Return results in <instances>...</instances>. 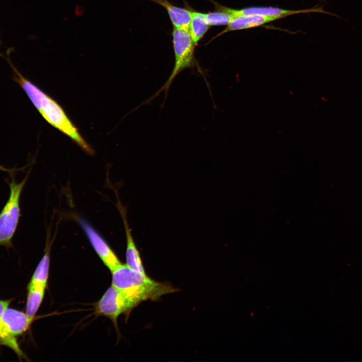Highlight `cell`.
Returning a JSON list of instances; mask_svg holds the SVG:
<instances>
[{
	"mask_svg": "<svg viewBox=\"0 0 362 362\" xmlns=\"http://www.w3.org/2000/svg\"><path fill=\"white\" fill-rule=\"evenodd\" d=\"M7 60L13 72V79L25 92L31 102L45 120L63 134L69 137L82 150L89 155L93 149L80 133L62 107L50 96L23 75L14 66L7 52Z\"/></svg>",
	"mask_w": 362,
	"mask_h": 362,
	"instance_id": "6da1fadb",
	"label": "cell"
},
{
	"mask_svg": "<svg viewBox=\"0 0 362 362\" xmlns=\"http://www.w3.org/2000/svg\"><path fill=\"white\" fill-rule=\"evenodd\" d=\"M112 273V285L119 290L134 308L141 302L155 300L162 296L176 292L167 283L155 281L121 263Z\"/></svg>",
	"mask_w": 362,
	"mask_h": 362,
	"instance_id": "7a4b0ae2",
	"label": "cell"
},
{
	"mask_svg": "<svg viewBox=\"0 0 362 362\" xmlns=\"http://www.w3.org/2000/svg\"><path fill=\"white\" fill-rule=\"evenodd\" d=\"M172 36L174 56V63L172 71L164 84L152 96L142 103L143 105L149 103L163 91L165 92V96L166 97L175 77L187 68L197 67L199 72L206 80L207 85H209L202 69L195 59L194 52L196 45L189 31L173 27Z\"/></svg>",
	"mask_w": 362,
	"mask_h": 362,
	"instance_id": "3957f363",
	"label": "cell"
},
{
	"mask_svg": "<svg viewBox=\"0 0 362 362\" xmlns=\"http://www.w3.org/2000/svg\"><path fill=\"white\" fill-rule=\"evenodd\" d=\"M9 173L10 178L5 179L10 188L9 197L0 213V246L7 249L13 247V239L21 216V195L29 175V172L21 182H18L14 171Z\"/></svg>",
	"mask_w": 362,
	"mask_h": 362,
	"instance_id": "277c9868",
	"label": "cell"
},
{
	"mask_svg": "<svg viewBox=\"0 0 362 362\" xmlns=\"http://www.w3.org/2000/svg\"><path fill=\"white\" fill-rule=\"evenodd\" d=\"M133 307L125 296L117 289L111 286L96 305L97 313L103 315L114 322L118 316L128 312Z\"/></svg>",
	"mask_w": 362,
	"mask_h": 362,
	"instance_id": "5b68a950",
	"label": "cell"
},
{
	"mask_svg": "<svg viewBox=\"0 0 362 362\" xmlns=\"http://www.w3.org/2000/svg\"><path fill=\"white\" fill-rule=\"evenodd\" d=\"M78 222L97 254L110 271L120 265L122 263L97 231L84 220L79 219Z\"/></svg>",
	"mask_w": 362,
	"mask_h": 362,
	"instance_id": "8992f818",
	"label": "cell"
},
{
	"mask_svg": "<svg viewBox=\"0 0 362 362\" xmlns=\"http://www.w3.org/2000/svg\"><path fill=\"white\" fill-rule=\"evenodd\" d=\"M323 7H315L306 10H289L271 7H252L236 10L224 6V9L231 14L233 17L242 15H252L264 16L284 15L288 17L295 14L309 13H320L334 15V14L324 11Z\"/></svg>",
	"mask_w": 362,
	"mask_h": 362,
	"instance_id": "52a82bcc",
	"label": "cell"
},
{
	"mask_svg": "<svg viewBox=\"0 0 362 362\" xmlns=\"http://www.w3.org/2000/svg\"><path fill=\"white\" fill-rule=\"evenodd\" d=\"M286 17L287 16L284 15L264 16L256 15L236 16L234 17L224 30L213 38L209 42L229 32L256 28Z\"/></svg>",
	"mask_w": 362,
	"mask_h": 362,
	"instance_id": "ba28073f",
	"label": "cell"
},
{
	"mask_svg": "<svg viewBox=\"0 0 362 362\" xmlns=\"http://www.w3.org/2000/svg\"><path fill=\"white\" fill-rule=\"evenodd\" d=\"M117 206L122 216L126 237V265L134 271L146 276L147 275L142 264L140 253L135 243L127 222L126 210L120 203H118Z\"/></svg>",
	"mask_w": 362,
	"mask_h": 362,
	"instance_id": "9c48e42d",
	"label": "cell"
},
{
	"mask_svg": "<svg viewBox=\"0 0 362 362\" xmlns=\"http://www.w3.org/2000/svg\"><path fill=\"white\" fill-rule=\"evenodd\" d=\"M33 319L26 313L8 308L3 312L1 321L9 333L17 337L29 328Z\"/></svg>",
	"mask_w": 362,
	"mask_h": 362,
	"instance_id": "30bf717a",
	"label": "cell"
},
{
	"mask_svg": "<svg viewBox=\"0 0 362 362\" xmlns=\"http://www.w3.org/2000/svg\"><path fill=\"white\" fill-rule=\"evenodd\" d=\"M164 7L174 28L188 31L193 11L176 6L168 0H149Z\"/></svg>",
	"mask_w": 362,
	"mask_h": 362,
	"instance_id": "8fae6325",
	"label": "cell"
},
{
	"mask_svg": "<svg viewBox=\"0 0 362 362\" xmlns=\"http://www.w3.org/2000/svg\"><path fill=\"white\" fill-rule=\"evenodd\" d=\"M13 299L0 300V346H7L13 350L20 358L27 359L17 340V338L11 335L2 322L1 318L4 311L8 308Z\"/></svg>",
	"mask_w": 362,
	"mask_h": 362,
	"instance_id": "7c38bea8",
	"label": "cell"
},
{
	"mask_svg": "<svg viewBox=\"0 0 362 362\" xmlns=\"http://www.w3.org/2000/svg\"><path fill=\"white\" fill-rule=\"evenodd\" d=\"M50 246L49 238L47 237L45 253L38 264L28 285L46 288L49 276Z\"/></svg>",
	"mask_w": 362,
	"mask_h": 362,
	"instance_id": "4fadbf2b",
	"label": "cell"
},
{
	"mask_svg": "<svg viewBox=\"0 0 362 362\" xmlns=\"http://www.w3.org/2000/svg\"><path fill=\"white\" fill-rule=\"evenodd\" d=\"M210 27L206 19L205 13L193 11L188 31L196 45L203 37Z\"/></svg>",
	"mask_w": 362,
	"mask_h": 362,
	"instance_id": "5bb4252c",
	"label": "cell"
},
{
	"mask_svg": "<svg viewBox=\"0 0 362 362\" xmlns=\"http://www.w3.org/2000/svg\"><path fill=\"white\" fill-rule=\"evenodd\" d=\"M27 290L25 313L29 317L34 319L43 301L45 288L28 285Z\"/></svg>",
	"mask_w": 362,
	"mask_h": 362,
	"instance_id": "9a60e30c",
	"label": "cell"
},
{
	"mask_svg": "<svg viewBox=\"0 0 362 362\" xmlns=\"http://www.w3.org/2000/svg\"><path fill=\"white\" fill-rule=\"evenodd\" d=\"M216 7V11L205 14L206 19L209 25L211 26L228 25L233 16L224 10L222 6L212 1Z\"/></svg>",
	"mask_w": 362,
	"mask_h": 362,
	"instance_id": "2e32d148",
	"label": "cell"
},
{
	"mask_svg": "<svg viewBox=\"0 0 362 362\" xmlns=\"http://www.w3.org/2000/svg\"><path fill=\"white\" fill-rule=\"evenodd\" d=\"M17 170L18 169H8L7 168H5L3 167V166L0 165V170L4 171H7V172H11L13 171Z\"/></svg>",
	"mask_w": 362,
	"mask_h": 362,
	"instance_id": "e0dca14e",
	"label": "cell"
}]
</instances>
